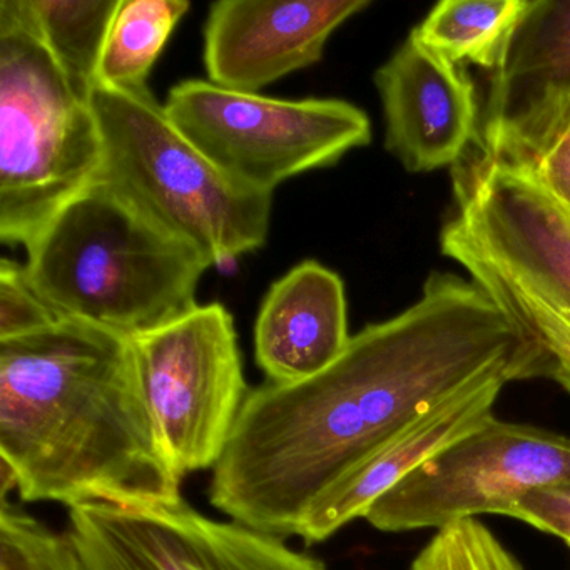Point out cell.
Listing matches in <instances>:
<instances>
[{
  "mask_svg": "<svg viewBox=\"0 0 570 570\" xmlns=\"http://www.w3.org/2000/svg\"><path fill=\"white\" fill-rule=\"evenodd\" d=\"M0 455L24 502L183 500L131 342L81 320L0 342Z\"/></svg>",
  "mask_w": 570,
  "mask_h": 570,
  "instance_id": "2",
  "label": "cell"
},
{
  "mask_svg": "<svg viewBox=\"0 0 570 570\" xmlns=\"http://www.w3.org/2000/svg\"><path fill=\"white\" fill-rule=\"evenodd\" d=\"M385 116V148L406 171L430 173L459 165L479 145L475 86L459 66L410 32L375 72Z\"/></svg>",
  "mask_w": 570,
  "mask_h": 570,
  "instance_id": "13",
  "label": "cell"
},
{
  "mask_svg": "<svg viewBox=\"0 0 570 570\" xmlns=\"http://www.w3.org/2000/svg\"><path fill=\"white\" fill-rule=\"evenodd\" d=\"M22 6L69 81L91 98L119 0H22Z\"/></svg>",
  "mask_w": 570,
  "mask_h": 570,
  "instance_id": "19",
  "label": "cell"
},
{
  "mask_svg": "<svg viewBox=\"0 0 570 570\" xmlns=\"http://www.w3.org/2000/svg\"><path fill=\"white\" fill-rule=\"evenodd\" d=\"M29 283L26 268L4 258L0 263V342L42 332L61 320Z\"/></svg>",
  "mask_w": 570,
  "mask_h": 570,
  "instance_id": "22",
  "label": "cell"
},
{
  "mask_svg": "<svg viewBox=\"0 0 570 570\" xmlns=\"http://www.w3.org/2000/svg\"><path fill=\"white\" fill-rule=\"evenodd\" d=\"M26 275L62 318L131 336L198 305L212 263L96 181L28 246Z\"/></svg>",
  "mask_w": 570,
  "mask_h": 570,
  "instance_id": "3",
  "label": "cell"
},
{
  "mask_svg": "<svg viewBox=\"0 0 570 570\" xmlns=\"http://www.w3.org/2000/svg\"><path fill=\"white\" fill-rule=\"evenodd\" d=\"M102 138L98 181L146 218L229 269L265 246L273 195L233 181L175 128L153 92L95 86Z\"/></svg>",
  "mask_w": 570,
  "mask_h": 570,
  "instance_id": "5",
  "label": "cell"
},
{
  "mask_svg": "<svg viewBox=\"0 0 570 570\" xmlns=\"http://www.w3.org/2000/svg\"><path fill=\"white\" fill-rule=\"evenodd\" d=\"M529 0H443L413 29L426 48L460 66L495 71Z\"/></svg>",
  "mask_w": 570,
  "mask_h": 570,
  "instance_id": "17",
  "label": "cell"
},
{
  "mask_svg": "<svg viewBox=\"0 0 570 570\" xmlns=\"http://www.w3.org/2000/svg\"><path fill=\"white\" fill-rule=\"evenodd\" d=\"M0 570H82V566L68 532H55L2 499Z\"/></svg>",
  "mask_w": 570,
  "mask_h": 570,
  "instance_id": "21",
  "label": "cell"
},
{
  "mask_svg": "<svg viewBox=\"0 0 570 570\" xmlns=\"http://www.w3.org/2000/svg\"><path fill=\"white\" fill-rule=\"evenodd\" d=\"M166 455L179 479L215 469L248 396L235 320L222 303L129 338Z\"/></svg>",
  "mask_w": 570,
  "mask_h": 570,
  "instance_id": "7",
  "label": "cell"
},
{
  "mask_svg": "<svg viewBox=\"0 0 570 570\" xmlns=\"http://www.w3.org/2000/svg\"><path fill=\"white\" fill-rule=\"evenodd\" d=\"M569 126L570 0H529L490 79L479 156L532 166Z\"/></svg>",
  "mask_w": 570,
  "mask_h": 570,
  "instance_id": "10",
  "label": "cell"
},
{
  "mask_svg": "<svg viewBox=\"0 0 570 570\" xmlns=\"http://www.w3.org/2000/svg\"><path fill=\"white\" fill-rule=\"evenodd\" d=\"M440 248L446 258L465 268L470 279L549 355L550 379L570 395V309L547 298L490 258L455 219L443 226Z\"/></svg>",
  "mask_w": 570,
  "mask_h": 570,
  "instance_id": "16",
  "label": "cell"
},
{
  "mask_svg": "<svg viewBox=\"0 0 570 570\" xmlns=\"http://www.w3.org/2000/svg\"><path fill=\"white\" fill-rule=\"evenodd\" d=\"M530 168L570 215V126Z\"/></svg>",
  "mask_w": 570,
  "mask_h": 570,
  "instance_id": "24",
  "label": "cell"
},
{
  "mask_svg": "<svg viewBox=\"0 0 570 570\" xmlns=\"http://www.w3.org/2000/svg\"><path fill=\"white\" fill-rule=\"evenodd\" d=\"M550 373L549 355L475 282L432 272L413 305L366 325L318 375L249 390L209 502L243 525L296 535L333 485L422 413L490 380Z\"/></svg>",
  "mask_w": 570,
  "mask_h": 570,
  "instance_id": "1",
  "label": "cell"
},
{
  "mask_svg": "<svg viewBox=\"0 0 570 570\" xmlns=\"http://www.w3.org/2000/svg\"><path fill=\"white\" fill-rule=\"evenodd\" d=\"M370 0H222L205 24L208 81L258 95L322 61L333 32Z\"/></svg>",
  "mask_w": 570,
  "mask_h": 570,
  "instance_id": "12",
  "label": "cell"
},
{
  "mask_svg": "<svg viewBox=\"0 0 570 570\" xmlns=\"http://www.w3.org/2000/svg\"><path fill=\"white\" fill-rule=\"evenodd\" d=\"M101 165L91 98L52 58L22 0H0V242L28 248Z\"/></svg>",
  "mask_w": 570,
  "mask_h": 570,
  "instance_id": "4",
  "label": "cell"
},
{
  "mask_svg": "<svg viewBox=\"0 0 570 570\" xmlns=\"http://www.w3.org/2000/svg\"><path fill=\"white\" fill-rule=\"evenodd\" d=\"M562 485H570V436L492 416L380 497L365 520L382 532L440 530L510 517L527 493Z\"/></svg>",
  "mask_w": 570,
  "mask_h": 570,
  "instance_id": "8",
  "label": "cell"
},
{
  "mask_svg": "<svg viewBox=\"0 0 570 570\" xmlns=\"http://www.w3.org/2000/svg\"><path fill=\"white\" fill-rule=\"evenodd\" d=\"M343 279L322 263H299L273 283L255 325V356L269 383L303 382L348 346Z\"/></svg>",
  "mask_w": 570,
  "mask_h": 570,
  "instance_id": "15",
  "label": "cell"
},
{
  "mask_svg": "<svg viewBox=\"0 0 570 570\" xmlns=\"http://www.w3.org/2000/svg\"><path fill=\"white\" fill-rule=\"evenodd\" d=\"M163 108L216 168L268 195L372 141L368 116L343 99L288 101L189 79L169 91Z\"/></svg>",
  "mask_w": 570,
  "mask_h": 570,
  "instance_id": "6",
  "label": "cell"
},
{
  "mask_svg": "<svg viewBox=\"0 0 570 570\" xmlns=\"http://www.w3.org/2000/svg\"><path fill=\"white\" fill-rule=\"evenodd\" d=\"M410 570H525L515 553L479 519L459 520L416 553Z\"/></svg>",
  "mask_w": 570,
  "mask_h": 570,
  "instance_id": "20",
  "label": "cell"
},
{
  "mask_svg": "<svg viewBox=\"0 0 570 570\" xmlns=\"http://www.w3.org/2000/svg\"><path fill=\"white\" fill-rule=\"evenodd\" d=\"M507 383H480L422 413L375 455L333 485L309 510L296 535L306 543H318L346 523L365 519L380 497L495 416L493 406Z\"/></svg>",
  "mask_w": 570,
  "mask_h": 570,
  "instance_id": "14",
  "label": "cell"
},
{
  "mask_svg": "<svg viewBox=\"0 0 570 570\" xmlns=\"http://www.w3.org/2000/svg\"><path fill=\"white\" fill-rule=\"evenodd\" d=\"M455 222L517 278L570 309V215L530 166L475 161L453 169Z\"/></svg>",
  "mask_w": 570,
  "mask_h": 570,
  "instance_id": "11",
  "label": "cell"
},
{
  "mask_svg": "<svg viewBox=\"0 0 570 570\" xmlns=\"http://www.w3.org/2000/svg\"><path fill=\"white\" fill-rule=\"evenodd\" d=\"M66 532L82 570H326L283 537L208 519L185 500L156 509L81 503L69 507Z\"/></svg>",
  "mask_w": 570,
  "mask_h": 570,
  "instance_id": "9",
  "label": "cell"
},
{
  "mask_svg": "<svg viewBox=\"0 0 570 570\" xmlns=\"http://www.w3.org/2000/svg\"><path fill=\"white\" fill-rule=\"evenodd\" d=\"M189 9L185 0H119L96 86L131 95L151 92L153 66Z\"/></svg>",
  "mask_w": 570,
  "mask_h": 570,
  "instance_id": "18",
  "label": "cell"
},
{
  "mask_svg": "<svg viewBox=\"0 0 570 570\" xmlns=\"http://www.w3.org/2000/svg\"><path fill=\"white\" fill-rule=\"evenodd\" d=\"M510 517L559 537L570 547V485L527 493L513 505Z\"/></svg>",
  "mask_w": 570,
  "mask_h": 570,
  "instance_id": "23",
  "label": "cell"
}]
</instances>
